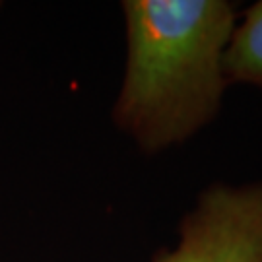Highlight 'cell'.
Returning a JSON list of instances; mask_svg holds the SVG:
<instances>
[{
    "mask_svg": "<svg viewBox=\"0 0 262 262\" xmlns=\"http://www.w3.org/2000/svg\"><path fill=\"white\" fill-rule=\"evenodd\" d=\"M151 262H262V183H214L179 224L175 249Z\"/></svg>",
    "mask_w": 262,
    "mask_h": 262,
    "instance_id": "cell-2",
    "label": "cell"
},
{
    "mask_svg": "<svg viewBox=\"0 0 262 262\" xmlns=\"http://www.w3.org/2000/svg\"><path fill=\"white\" fill-rule=\"evenodd\" d=\"M224 74L227 84H251L262 88V0L243 14L235 26L224 53Z\"/></svg>",
    "mask_w": 262,
    "mask_h": 262,
    "instance_id": "cell-3",
    "label": "cell"
},
{
    "mask_svg": "<svg viewBox=\"0 0 262 262\" xmlns=\"http://www.w3.org/2000/svg\"><path fill=\"white\" fill-rule=\"evenodd\" d=\"M122 14L128 55L113 121L158 154L215 119L237 10L225 0H124Z\"/></svg>",
    "mask_w": 262,
    "mask_h": 262,
    "instance_id": "cell-1",
    "label": "cell"
}]
</instances>
